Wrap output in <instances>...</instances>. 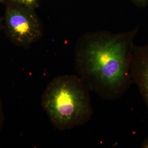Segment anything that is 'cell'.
Listing matches in <instances>:
<instances>
[{"instance_id":"obj_10","label":"cell","mask_w":148,"mask_h":148,"mask_svg":"<svg viewBox=\"0 0 148 148\" xmlns=\"http://www.w3.org/2000/svg\"><path fill=\"white\" fill-rule=\"evenodd\" d=\"M1 0H0V1H1Z\"/></svg>"},{"instance_id":"obj_2","label":"cell","mask_w":148,"mask_h":148,"mask_svg":"<svg viewBox=\"0 0 148 148\" xmlns=\"http://www.w3.org/2000/svg\"><path fill=\"white\" fill-rule=\"evenodd\" d=\"M89 90L82 79L74 75L60 76L49 84L41 106L56 129L64 131L88 121L92 114Z\"/></svg>"},{"instance_id":"obj_1","label":"cell","mask_w":148,"mask_h":148,"mask_svg":"<svg viewBox=\"0 0 148 148\" xmlns=\"http://www.w3.org/2000/svg\"><path fill=\"white\" fill-rule=\"evenodd\" d=\"M139 27L126 32H88L78 40L75 62L89 90L108 101L121 97L130 82L134 41Z\"/></svg>"},{"instance_id":"obj_4","label":"cell","mask_w":148,"mask_h":148,"mask_svg":"<svg viewBox=\"0 0 148 148\" xmlns=\"http://www.w3.org/2000/svg\"><path fill=\"white\" fill-rule=\"evenodd\" d=\"M130 74L131 80L138 86L148 112V44L141 46L135 45Z\"/></svg>"},{"instance_id":"obj_6","label":"cell","mask_w":148,"mask_h":148,"mask_svg":"<svg viewBox=\"0 0 148 148\" xmlns=\"http://www.w3.org/2000/svg\"><path fill=\"white\" fill-rule=\"evenodd\" d=\"M132 2L138 7L145 8L148 5V0H131Z\"/></svg>"},{"instance_id":"obj_5","label":"cell","mask_w":148,"mask_h":148,"mask_svg":"<svg viewBox=\"0 0 148 148\" xmlns=\"http://www.w3.org/2000/svg\"><path fill=\"white\" fill-rule=\"evenodd\" d=\"M9 3L17 5L35 10L38 7V0H7Z\"/></svg>"},{"instance_id":"obj_9","label":"cell","mask_w":148,"mask_h":148,"mask_svg":"<svg viewBox=\"0 0 148 148\" xmlns=\"http://www.w3.org/2000/svg\"><path fill=\"white\" fill-rule=\"evenodd\" d=\"M0 29H1V22H0Z\"/></svg>"},{"instance_id":"obj_3","label":"cell","mask_w":148,"mask_h":148,"mask_svg":"<svg viewBox=\"0 0 148 148\" xmlns=\"http://www.w3.org/2000/svg\"><path fill=\"white\" fill-rule=\"evenodd\" d=\"M5 24L8 36L16 45H30L42 35L41 24L33 9L10 3L6 10Z\"/></svg>"},{"instance_id":"obj_8","label":"cell","mask_w":148,"mask_h":148,"mask_svg":"<svg viewBox=\"0 0 148 148\" xmlns=\"http://www.w3.org/2000/svg\"><path fill=\"white\" fill-rule=\"evenodd\" d=\"M142 147L144 148H148V137L144 141Z\"/></svg>"},{"instance_id":"obj_7","label":"cell","mask_w":148,"mask_h":148,"mask_svg":"<svg viewBox=\"0 0 148 148\" xmlns=\"http://www.w3.org/2000/svg\"><path fill=\"white\" fill-rule=\"evenodd\" d=\"M4 120V116L3 111L2 103L0 98V130H1L3 127Z\"/></svg>"}]
</instances>
